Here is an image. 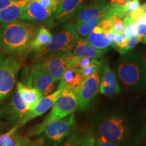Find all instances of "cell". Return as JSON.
<instances>
[{"instance_id":"cell-1","label":"cell","mask_w":146,"mask_h":146,"mask_svg":"<svg viewBox=\"0 0 146 146\" xmlns=\"http://www.w3.org/2000/svg\"><path fill=\"white\" fill-rule=\"evenodd\" d=\"M91 129L96 140L135 146L146 136V118L131 106L114 105L94 116Z\"/></svg>"},{"instance_id":"cell-2","label":"cell","mask_w":146,"mask_h":146,"mask_svg":"<svg viewBox=\"0 0 146 146\" xmlns=\"http://www.w3.org/2000/svg\"><path fill=\"white\" fill-rule=\"evenodd\" d=\"M37 29L31 24L18 20L0 25V50L8 54H26L32 51Z\"/></svg>"},{"instance_id":"cell-3","label":"cell","mask_w":146,"mask_h":146,"mask_svg":"<svg viewBox=\"0 0 146 146\" xmlns=\"http://www.w3.org/2000/svg\"><path fill=\"white\" fill-rule=\"evenodd\" d=\"M115 70L126 91L137 92L146 87V58L137 51L121 55Z\"/></svg>"},{"instance_id":"cell-4","label":"cell","mask_w":146,"mask_h":146,"mask_svg":"<svg viewBox=\"0 0 146 146\" xmlns=\"http://www.w3.org/2000/svg\"><path fill=\"white\" fill-rule=\"evenodd\" d=\"M80 39L74 25L66 24L53 35L49 44L35 52V60L42 62L56 55L70 53L76 42Z\"/></svg>"},{"instance_id":"cell-5","label":"cell","mask_w":146,"mask_h":146,"mask_svg":"<svg viewBox=\"0 0 146 146\" xmlns=\"http://www.w3.org/2000/svg\"><path fill=\"white\" fill-rule=\"evenodd\" d=\"M78 107L76 94L70 89L64 87L59 96L53 106V108L45 120L39 125L35 126L29 131V135L41 134L47 125L55 120L62 119L73 114Z\"/></svg>"},{"instance_id":"cell-6","label":"cell","mask_w":146,"mask_h":146,"mask_svg":"<svg viewBox=\"0 0 146 146\" xmlns=\"http://www.w3.org/2000/svg\"><path fill=\"white\" fill-rule=\"evenodd\" d=\"M114 15V10L106 0H88L82 3L74 13L76 23L102 20Z\"/></svg>"},{"instance_id":"cell-7","label":"cell","mask_w":146,"mask_h":146,"mask_svg":"<svg viewBox=\"0 0 146 146\" xmlns=\"http://www.w3.org/2000/svg\"><path fill=\"white\" fill-rule=\"evenodd\" d=\"M79 57L72 53L56 55L33 66V68L50 74L56 82L61 79L64 72L77 60Z\"/></svg>"},{"instance_id":"cell-8","label":"cell","mask_w":146,"mask_h":146,"mask_svg":"<svg viewBox=\"0 0 146 146\" xmlns=\"http://www.w3.org/2000/svg\"><path fill=\"white\" fill-rule=\"evenodd\" d=\"M21 62L14 57L0 58V102L13 88Z\"/></svg>"},{"instance_id":"cell-9","label":"cell","mask_w":146,"mask_h":146,"mask_svg":"<svg viewBox=\"0 0 146 146\" xmlns=\"http://www.w3.org/2000/svg\"><path fill=\"white\" fill-rule=\"evenodd\" d=\"M100 72H97L83 80L81 87L76 93L78 108L86 109L91 100L99 92L100 89Z\"/></svg>"},{"instance_id":"cell-10","label":"cell","mask_w":146,"mask_h":146,"mask_svg":"<svg viewBox=\"0 0 146 146\" xmlns=\"http://www.w3.org/2000/svg\"><path fill=\"white\" fill-rule=\"evenodd\" d=\"M75 123L74 115L72 114L62 119L55 120L46 126L43 132L50 139L60 142L68 135L71 127Z\"/></svg>"},{"instance_id":"cell-11","label":"cell","mask_w":146,"mask_h":146,"mask_svg":"<svg viewBox=\"0 0 146 146\" xmlns=\"http://www.w3.org/2000/svg\"><path fill=\"white\" fill-rule=\"evenodd\" d=\"M63 89L64 86L60 83L59 87L56 91L48 95V96L43 97L41 99H40L39 102L33 107V108L29 111L26 116L24 117L23 120L18 124L19 127H23V126L26 125L27 123H29L31 120L41 116V115L46 112L49 109L51 108L54 105L58 97L59 96L60 93L62 91Z\"/></svg>"},{"instance_id":"cell-12","label":"cell","mask_w":146,"mask_h":146,"mask_svg":"<svg viewBox=\"0 0 146 146\" xmlns=\"http://www.w3.org/2000/svg\"><path fill=\"white\" fill-rule=\"evenodd\" d=\"M102 78L100 79V92L106 97H111L120 93L117 78L110 68L107 59L102 60L101 66Z\"/></svg>"},{"instance_id":"cell-13","label":"cell","mask_w":146,"mask_h":146,"mask_svg":"<svg viewBox=\"0 0 146 146\" xmlns=\"http://www.w3.org/2000/svg\"><path fill=\"white\" fill-rule=\"evenodd\" d=\"M52 12L45 8L38 0H30L27 4L21 19L24 21L44 22L48 21Z\"/></svg>"},{"instance_id":"cell-14","label":"cell","mask_w":146,"mask_h":146,"mask_svg":"<svg viewBox=\"0 0 146 146\" xmlns=\"http://www.w3.org/2000/svg\"><path fill=\"white\" fill-rule=\"evenodd\" d=\"M10 103L8 106L5 108L3 114L12 121L19 122L20 123L28 113L29 109L19 91H16Z\"/></svg>"},{"instance_id":"cell-15","label":"cell","mask_w":146,"mask_h":146,"mask_svg":"<svg viewBox=\"0 0 146 146\" xmlns=\"http://www.w3.org/2000/svg\"><path fill=\"white\" fill-rule=\"evenodd\" d=\"M56 81L48 73L40 70H32L31 85L39 91L43 96L50 95L54 89Z\"/></svg>"},{"instance_id":"cell-16","label":"cell","mask_w":146,"mask_h":146,"mask_svg":"<svg viewBox=\"0 0 146 146\" xmlns=\"http://www.w3.org/2000/svg\"><path fill=\"white\" fill-rule=\"evenodd\" d=\"M85 0H62L54 16V21L62 23L74 15L78 7Z\"/></svg>"},{"instance_id":"cell-17","label":"cell","mask_w":146,"mask_h":146,"mask_svg":"<svg viewBox=\"0 0 146 146\" xmlns=\"http://www.w3.org/2000/svg\"><path fill=\"white\" fill-rule=\"evenodd\" d=\"M108 50H98L89 45L86 39H81L76 42L70 53L79 58L98 59L102 58Z\"/></svg>"},{"instance_id":"cell-18","label":"cell","mask_w":146,"mask_h":146,"mask_svg":"<svg viewBox=\"0 0 146 146\" xmlns=\"http://www.w3.org/2000/svg\"><path fill=\"white\" fill-rule=\"evenodd\" d=\"M84 78L80 70L71 66L64 72L60 83L62 84L64 87L70 89L76 94Z\"/></svg>"},{"instance_id":"cell-19","label":"cell","mask_w":146,"mask_h":146,"mask_svg":"<svg viewBox=\"0 0 146 146\" xmlns=\"http://www.w3.org/2000/svg\"><path fill=\"white\" fill-rule=\"evenodd\" d=\"M30 0H17L7 8L0 11V23H8L21 18L27 4Z\"/></svg>"},{"instance_id":"cell-20","label":"cell","mask_w":146,"mask_h":146,"mask_svg":"<svg viewBox=\"0 0 146 146\" xmlns=\"http://www.w3.org/2000/svg\"><path fill=\"white\" fill-rule=\"evenodd\" d=\"M85 39L89 45L96 50H108L109 47H111L110 42L106 35L98 25L93 29Z\"/></svg>"},{"instance_id":"cell-21","label":"cell","mask_w":146,"mask_h":146,"mask_svg":"<svg viewBox=\"0 0 146 146\" xmlns=\"http://www.w3.org/2000/svg\"><path fill=\"white\" fill-rule=\"evenodd\" d=\"M17 91H19L25 104L28 108L29 111L31 110L36 105V104L41 99L43 95L37 89L32 87H28L21 83L17 85Z\"/></svg>"},{"instance_id":"cell-22","label":"cell","mask_w":146,"mask_h":146,"mask_svg":"<svg viewBox=\"0 0 146 146\" xmlns=\"http://www.w3.org/2000/svg\"><path fill=\"white\" fill-rule=\"evenodd\" d=\"M62 146H96V139L91 131L72 133Z\"/></svg>"},{"instance_id":"cell-23","label":"cell","mask_w":146,"mask_h":146,"mask_svg":"<svg viewBox=\"0 0 146 146\" xmlns=\"http://www.w3.org/2000/svg\"><path fill=\"white\" fill-rule=\"evenodd\" d=\"M52 34L48 29L42 27L39 30L32 43V50L34 52L40 50L50 43L52 40Z\"/></svg>"},{"instance_id":"cell-24","label":"cell","mask_w":146,"mask_h":146,"mask_svg":"<svg viewBox=\"0 0 146 146\" xmlns=\"http://www.w3.org/2000/svg\"><path fill=\"white\" fill-rule=\"evenodd\" d=\"M100 21L101 20H94V21L85 22V23H76L74 25V27L81 39H85L89 33L92 31L93 29L98 26Z\"/></svg>"},{"instance_id":"cell-25","label":"cell","mask_w":146,"mask_h":146,"mask_svg":"<svg viewBox=\"0 0 146 146\" xmlns=\"http://www.w3.org/2000/svg\"><path fill=\"white\" fill-rule=\"evenodd\" d=\"M17 125L11 129L8 132L0 135V146H15L19 136L16 134V131L19 128Z\"/></svg>"},{"instance_id":"cell-26","label":"cell","mask_w":146,"mask_h":146,"mask_svg":"<svg viewBox=\"0 0 146 146\" xmlns=\"http://www.w3.org/2000/svg\"><path fill=\"white\" fill-rule=\"evenodd\" d=\"M114 47L121 55L126 54L125 50L127 47V39L123 33H117L114 36Z\"/></svg>"},{"instance_id":"cell-27","label":"cell","mask_w":146,"mask_h":146,"mask_svg":"<svg viewBox=\"0 0 146 146\" xmlns=\"http://www.w3.org/2000/svg\"><path fill=\"white\" fill-rule=\"evenodd\" d=\"M127 0H109V1L108 2L113 9L116 10V15L123 18L126 16H127L123 12V9L127 3Z\"/></svg>"},{"instance_id":"cell-28","label":"cell","mask_w":146,"mask_h":146,"mask_svg":"<svg viewBox=\"0 0 146 146\" xmlns=\"http://www.w3.org/2000/svg\"><path fill=\"white\" fill-rule=\"evenodd\" d=\"M110 18L113 31L114 32V33H123L124 27L123 18H120L117 15H113L111 16Z\"/></svg>"},{"instance_id":"cell-29","label":"cell","mask_w":146,"mask_h":146,"mask_svg":"<svg viewBox=\"0 0 146 146\" xmlns=\"http://www.w3.org/2000/svg\"><path fill=\"white\" fill-rule=\"evenodd\" d=\"M140 5L139 0H127V3L123 9V12L125 15H129L131 12L137 10Z\"/></svg>"},{"instance_id":"cell-30","label":"cell","mask_w":146,"mask_h":146,"mask_svg":"<svg viewBox=\"0 0 146 146\" xmlns=\"http://www.w3.org/2000/svg\"><path fill=\"white\" fill-rule=\"evenodd\" d=\"M41 5H43L45 8L50 10L52 13L56 12L59 6V3L55 2L52 0H38Z\"/></svg>"},{"instance_id":"cell-31","label":"cell","mask_w":146,"mask_h":146,"mask_svg":"<svg viewBox=\"0 0 146 146\" xmlns=\"http://www.w3.org/2000/svg\"><path fill=\"white\" fill-rule=\"evenodd\" d=\"M139 42V37L137 35H135L132 36L131 38L127 39V47L126 48L125 52L127 53L132 50L136 46Z\"/></svg>"},{"instance_id":"cell-32","label":"cell","mask_w":146,"mask_h":146,"mask_svg":"<svg viewBox=\"0 0 146 146\" xmlns=\"http://www.w3.org/2000/svg\"><path fill=\"white\" fill-rule=\"evenodd\" d=\"M137 36L139 41H142L144 38L146 37V25L140 23L139 22L137 26Z\"/></svg>"},{"instance_id":"cell-33","label":"cell","mask_w":146,"mask_h":146,"mask_svg":"<svg viewBox=\"0 0 146 146\" xmlns=\"http://www.w3.org/2000/svg\"><path fill=\"white\" fill-rule=\"evenodd\" d=\"M16 1L17 0H0V11L10 6Z\"/></svg>"},{"instance_id":"cell-34","label":"cell","mask_w":146,"mask_h":146,"mask_svg":"<svg viewBox=\"0 0 146 146\" xmlns=\"http://www.w3.org/2000/svg\"><path fill=\"white\" fill-rule=\"evenodd\" d=\"M96 146H120L112 142L102 141V140H96Z\"/></svg>"},{"instance_id":"cell-35","label":"cell","mask_w":146,"mask_h":146,"mask_svg":"<svg viewBox=\"0 0 146 146\" xmlns=\"http://www.w3.org/2000/svg\"><path fill=\"white\" fill-rule=\"evenodd\" d=\"M52 1H55V2H57L58 3H60V2H61L62 1V0H52Z\"/></svg>"},{"instance_id":"cell-36","label":"cell","mask_w":146,"mask_h":146,"mask_svg":"<svg viewBox=\"0 0 146 146\" xmlns=\"http://www.w3.org/2000/svg\"><path fill=\"white\" fill-rule=\"evenodd\" d=\"M143 41V43H145V44H146V37H145V38H144V39H143V41Z\"/></svg>"}]
</instances>
